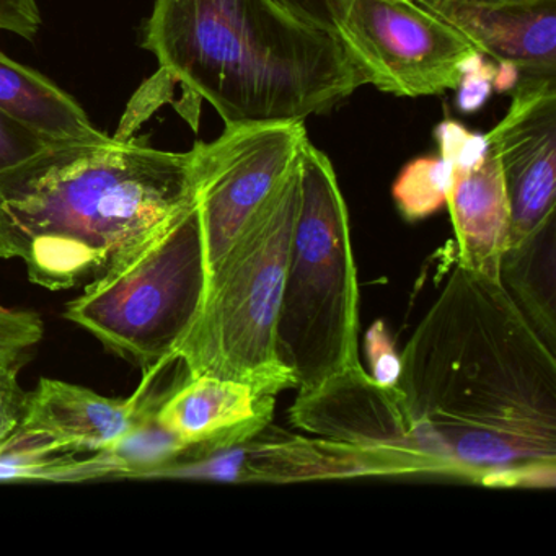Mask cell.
Segmentation results:
<instances>
[{"instance_id": "15", "label": "cell", "mask_w": 556, "mask_h": 556, "mask_svg": "<svg viewBox=\"0 0 556 556\" xmlns=\"http://www.w3.org/2000/svg\"><path fill=\"white\" fill-rule=\"evenodd\" d=\"M447 207L462 268L501 281V260L509 249L510 210L500 161L493 149L468 172H454Z\"/></svg>"}, {"instance_id": "11", "label": "cell", "mask_w": 556, "mask_h": 556, "mask_svg": "<svg viewBox=\"0 0 556 556\" xmlns=\"http://www.w3.org/2000/svg\"><path fill=\"white\" fill-rule=\"evenodd\" d=\"M174 363L144 370L141 386L129 399H109L63 380L40 379L37 389L28 393L22 426L51 435L76 454L100 451L157 412L170 389L155 392V379Z\"/></svg>"}, {"instance_id": "13", "label": "cell", "mask_w": 556, "mask_h": 556, "mask_svg": "<svg viewBox=\"0 0 556 556\" xmlns=\"http://www.w3.org/2000/svg\"><path fill=\"white\" fill-rule=\"evenodd\" d=\"M275 399L240 380L185 376L168 390L157 419L198 451L237 447L265 432L275 413Z\"/></svg>"}, {"instance_id": "3", "label": "cell", "mask_w": 556, "mask_h": 556, "mask_svg": "<svg viewBox=\"0 0 556 556\" xmlns=\"http://www.w3.org/2000/svg\"><path fill=\"white\" fill-rule=\"evenodd\" d=\"M142 47L226 128L304 123L367 86L338 35L278 0H154Z\"/></svg>"}, {"instance_id": "24", "label": "cell", "mask_w": 556, "mask_h": 556, "mask_svg": "<svg viewBox=\"0 0 556 556\" xmlns=\"http://www.w3.org/2000/svg\"><path fill=\"white\" fill-rule=\"evenodd\" d=\"M369 377L380 387H396L402 376V356L396 353L386 321L377 320L370 325L364 338Z\"/></svg>"}, {"instance_id": "19", "label": "cell", "mask_w": 556, "mask_h": 556, "mask_svg": "<svg viewBox=\"0 0 556 556\" xmlns=\"http://www.w3.org/2000/svg\"><path fill=\"white\" fill-rule=\"evenodd\" d=\"M454 170L439 157H419L403 167L393 184L396 210L409 223L426 219L447 206Z\"/></svg>"}, {"instance_id": "23", "label": "cell", "mask_w": 556, "mask_h": 556, "mask_svg": "<svg viewBox=\"0 0 556 556\" xmlns=\"http://www.w3.org/2000/svg\"><path fill=\"white\" fill-rule=\"evenodd\" d=\"M441 157L454 172H468L483 162L488 154L486 136L475 135L455 122H442L435 128Z\"/></svg>"}, {"instance_id": "12", "label": "cell", "mask_w": 556, "mask_h": 556, "mask_svg": "<svg viewBox=\"0 0 556 556\" xmlns=\"http://www.w3.org/2000/svg\"><path fill=\"white\" fill-rule=\"evenodd\" d=\"M520 77H556V0H416Z\"/></svg>"}, {"instance_id": "1", "label": "cell", "mask_w": 556, "mask_h": 556, "mask_svg": "<svg viewBox=\"0 0 556 556\" xmlns=\"http://www.w3.org/2000/svg\"><path fill=\"white\" fill-rule=\"evenodd\" d=\"M399 389L448 477L556 462V354L501 281L457 265L413 331Z\"/></svg>"}, {"instance_id": "25", "label": "cell", "mask_w": 556, "mask_h": 556, "mask_svg": "<svg viewBox=\"0 0 556 556\" xmlns=\"http://www.w3.org/2000/svg\"><path fill=\"white\" fill-rule=\"evenodd\" d=\"M17 367L0 354V442L21 428L27 412L28 393L18 382Z\"/></svg>"}, {"instance_id": "10", "label": "cell", "mask_w": 556, "mask_h": 556, "mask_svg": "<svg viewBox=\"0 0 556 556\" xmlns=\"http://www.w3.org/2000/svg\"><path fill=\"white\" fill-rule=\"evenodd\" d=\"M289 413L292 425L311 434L434 462L419 447L415 422L399 386H377L361 364L311 392L298 393ZM441 470L444 473V468Z\"/></svg>"}, {"instance_id": "21", "label": "cell", "mask_w": 556, "mask_h": 556, "mask_svg": "<svg viewBox=\"0 0 556 556\" xmlns=\"http://www.w3.org/2000/svg\"><path fill=\"white\" fill-rule=\"evenodd\" d=\"M53 146L0 110V175L35 161Z\"/></svg>"}, {"instance_id": "20", "label": "cell", "mask_w": 556, "mask_h": 556, "mask_svg": "<svg viewBox=\"0 0 556 556\" xmlns=\"http://www.w3.org/2000/svg\"><path fill=\"white\" fill-rule=\"evenodd\" d=\"M76 455L51 435L21 426L0 442V481H47L51 470Z\"/></svg>"}, {"instance_id": "22", "label": "cell", "mask_w": 556, "mask_h": 556, "mask_svg": "<svg viewBox=\"0 0 556 556\" xmlns=\"http://www.w3.org/2000/svg\"><path fill=\"white\" fill-rule=\"evenodd\" d=\"M45 325L31 311L0 307V354L18 364L30 348L43 340Z\"/></svg>"}, {"instance_id": "14", "label": "cell", "mask_w": 556, "mask_h": 556, "mask_svg": "<svg viewBox=\"0 0 556 556\" xmlns=\"http://www.w3.org/2000/svg\"><path fill=\"white\" fill-rule=\"evenodd\" d=\"M402 475H442V470L418 455L282 432L281 438L247 442L242 481L289 483Z\"/></svg>"}, {"instance_id": "6", "label": "cell", "mask_w": 556, "mask_h": 556, "mask_svg": "<svg viewBox=\"0 0 556 556\" xmlns=\"http://www.w3.org/2000/svg\"><path fill=\"white\" fill-rule=\"evenodd\" d=\"M210 268L197 201L123 253L64 317L144 370L177 361L200 317Z\"/></svg>"}, {"instance_id": "17", "label": "cell", "mask_w": 556, "mask_h": 556, "mask_svg": "<svg viewBox=\"0 0 556 556\" xmlns=\"http://www.w3.org/2000/svg\"><path fill=\"white\" fill-rule=\"evenodd\" d=\"M556 216L546 220L501 260V285L529 318L536 333L555 351V233Z\"/></svg>"}, {"instance_id": "8", "label": "cell", "mask_w": 556, "mask_h": 556, "mask_svg": "<svg viewBox=\"0 0 556 556\" xmlns=\"http://www.w3.org/2000/svg\"><path fill=\"white\" fill-rule=\"evenodd\" d=\"M307 139L304 123H276L227 126L216 141L194 144L197 204L210 273L298 165Z\"/></svg>"}, {"instance_id": "5", "label": "cell", "mask_w": 556, "mask_h": 556, "mask_svg": "<svg viewBox=\"0 0 556 556\" xmlns=\"http://www.w3.org/2000/svg\"><path fill=\"white\" fill-rule=\"evenodd\" d=\"M301 206L276 325V354L298 393L359 361V286L350 213L330 159L311 139L301 152Z\"/></svg>"}, {"instance_id": "16", "label": "cell", "mask_w": 556, "mask_h": 556, "mask_svg": "<svg viewBox=\"0 0 556 556\" xmlns=\"http://www.w3.org/2000/svg\"><path fill=\"white\" fill-rule=\"evenodd\" d=\"M0 110L53 144L110 139L70 93L4 53H0Z\"/></svg>"}, {"instance_id": "4", "label": "cell", "mask_w": 556, "mask_h": 556, "mask_svg": "<svg viewBox=\"0 0 556 556\" xmlns=\"http://www.w3.org/2000/svg\"><path fill=\"white\" fill-rule=\"evenodd\" d=\"M299 162L211 269L200 317L178 348L187 377L240 380L273 395L295 389L276 354V325L301 206Z\"/></svg>"}, {"instance_id": "7", "label": "cell", "mask_w": 556, "mask_h": 556, "mask_svg": "<svg viewBox=\"0 0 556 556\" xmlns=\"http://www.w3.org/2000/svg\"><path fill=\"white\" fill-rule=\"evenodd\" d=\"M337 34L367 84L412 99L457 89L462 67L480 53L416 0H350Z\"/></svg>"}, {"instance_id": "26", "label": "cell", "mask_w": 556, "mask_h": 556, "mask_svg": "<svg viewBox=\"0 0 556 556\" xmlns=\"http://www.w3.org/2000/svg\"><path fill=\"white\" fill-rule=\"evenodd\" d=\"M496 76V66L484 63L483 54L471 56L462 67V77L458 87L457 105L460 112L473 113L484 105L493 93V80Z\"/></svg>"}, {"instance_id": "27", "label": "cell", "mask_w": 556, "mask_h": 556, "mask_svg": "<svg viewBox=\"0 0 556 556\" xmlns=\"http://www.w3.org/2000/svg\"><path fill=\"white\" fill-rule=\"evenodd\" d=\"M295 17L321 30L338 35V25L346 12L350 0H278Z\"/></svg>"}, {"instance_id": "18", "label": "cell", "mask_w": 556, "mask_h": 556, "mask_svg": "<svg viewBox=\"0 0 556 556\" xmlns=\"http://www.w3.org/2000/svg\"><path fill=\"white\" fill-rule=\"evenodd\" d=\"M159 412V409H157ZM157 412L138 422L128 434L90 457H73L51 470L48 481L79 483L100 478H138L180 454L187 444L159 422Z\"/></svg>"}, {"instance_id": "2", "label": "cell", "mask_w": 556, "mask_h": 556, "mask_svg": "<svg viewBox=\"0 0 556 556\" xmlns=\"http://www.w3.org/2000/svg\"><path fill=\"white\" fill-rule=\"evenodd\" d=\"M197 149L144 139L56 144L0 175V258L21 260L34 285L73 289L197 201Z\"/></svg>"}, {"instance_id": "9", "label": "cell", "mask_w": 556, "mask_h": 556, "mask_svg": "<svg viewBox=\"0 0 556 556\" xmlns=\"http://www.w3.org/2000/svg\"><path fill=\"white\" fill-rule=\"evenodd\" d=\"M506 116L488 132L510 210L509 247L556 216V77H519Z\"/></svg>"}]
</instances>
